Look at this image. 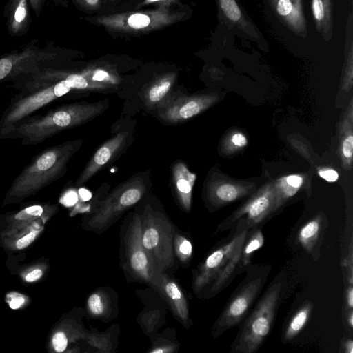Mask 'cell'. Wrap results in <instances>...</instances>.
Segmentation results:
<instances>
[{"mask_svg":"<svg viewBox=\"0 0 353 353\" xmlns=\"http://www.w3.org/2000/svg\"><path fill=\"white\" fill-rule=\"evenodd\" d=\"M109 99L76 102L32 114L14 125L4 139H17L23 145H36L64 130L85 124L103 114Z\"/></svg>","mask_w":353,"mask_h":353,"instance_id":"6da1fadb","label":"cell"},{"mask_svg":"<svg viewBox=\"0 0 353 353\" xmlns=\"http://www.w3.org/2000/svg\"><path fill=\"white\" fill-rule=\"evenodd\" d=\"M48 75L56 81L29 92H19L11 99L0 117V139H4L19 121L74 90H105L103 88L90 83L83 74L53 68L48 70Z\"/></svg>","mask_w":353,"mask_h":353,"instance_id":"7a4b0ae2","label":"cell"},{"mask_svg":"<svg viewBox=\"0 0 353 353\" xmlns=\"http://www.w3.org/2000/svg\"><path fill=\"white\" fill-rule=\"evenodd\" d=\"M83 143L82 139L68 140L38 153L14 178L7 199H22L61 178L66 173L70 160Z\"/></svg>","mask_w":353,"mask_h":353,"instance_id":"3957f363","label":"cell"},{"mask_svg":"<svg viewBox=\"0 0 353 353\" xmlns=\"http://www.w3.org/2000/svg\"><path fill=\"white\" fill-rule=\"evenodd\" d=\"M248 231L236 230L229 240L208 256L194 279L196 292L211 284L210 293L216 294L232 281L239 270H242L241 248Z\"/></svg>","mask_w":353,"mask_h":353,"instance_id":"277c9868","label":"cell"},{"mask_svg":"<svg viewBox=\"0 0 353 353\" xmlns=\"http://www.w3.org/2000/svg\"><path fill=\"white\" fill-rule=\"evenodd\" d=\"M281 283H274L256 305L244 322L232 345L237 353H254L268 336L275 317L281 293Z\"/></svg>","mask_w":353,"mask_h":353,"instance_id":"5b68a950","label":"cell"},{"mask_svg":"<svg viewBox=\"0 0 353 353\" xmlns=\"http://www.w3.org/2000/svg\"><path fill=\"white\" fill-rule=\"evenodd\" d=\"M34 39L20 49L0 57V84L56 67L59 55L51 45L39 46Z\"/></svg>","mask_w":353,"mask_h":353,"instance_id":"8992f818","label":"cell"},{"mask_svg":"<svg viewBox=\"0 0 353 353\" xmlns=\"http://www.w3.org/2000/svg\"><path fill=\"white\" fill-rule=\"evenodd\" d=\"M146 174L139 173L115 187L104 199L89 221L93 228H102L137 203L148 189Z\"/></svg>","mask_w":353,"mask_h":353,"instance_id":"52a82bcc","label":"cell"},{"mask_svg":"<svg viewBox=\"0 0 353 353\" xmlns=\"http://www.w3.org/2000/svg\"><path fill=\"white\" fill-rule=\"evenodd\" d=\"M276 199L274 187H264L221 223L218 229L250 230L258 227L275 211Z\"/></svg>","mask_w":353,"mask_h":353,"instance_id":"ba28073f","label":"cell"},{"mask_svg":"<svg viewBox=\"0 0 353 353\" xmlns=\"http://www.w3.org/2000/svg\"><path fill=\"white\" fill-rule=\"evenodd\" d=\"M265 278L263 274L248 280L233 294L214 325V337L239 324L261 291Z\"/></svg>","mask_w":353,"mask_h":353,"instance_id":"9c48e42d","label":"cell"},{"mask_svg":"<svg viewBox=\"0 0 353 353\" xmlns=\"http://www.w3.org/2000/svg\"><path fill=\"white\" fill-rule=\"evenodd\" d=\"M141 240L144 248L159 264L165 267L171 264L173 256L171 226L161 214L152 212L145 216Z\"/></svg>","mask_w":353,"mask_h":353,"instance_id":"30bf717a","label":"cell"},{"mask_svg":"<svg viewBox=\"0 0 353 353\" xmlns=\"http://www.w3.org/2000/svg\"><path fill=\"white\" fill-rule=\"evenodd\" d=\"M133 132L130 130L118 132L102 144L92 156L75 182L82 186L100 171L112 164L121 157L133 141Z\"/></svg>","mask_w":353,"mask_h":353,"instance_id":"8fae6325","label":"cell"},{"mask_svg":"<svg viewBox=\"0 0 353 353\" xmlns=\"http://www.w3.org/2000/svg\"><path fill=\"white\" fill-rule=\"evenodd\" d=\"M216 101L214 94L170 97L157 108L163 121L176 124L192 119L210 107Z\"/></svg>","mask_w":353,"mask_h":353,"instance_id":"7c38bea8","label":"cell"},{"mask_svg":"<svg viewBox=\"0 0 353 353\" xmlns=\"http://www.w3.org/2000/svg\"><path fill=\"white\" fill-rule=\"evenodd\" d=\"M141 223L139 215L134 214L128 237L129 263L131 269L137 276L154 283V260L142 243Z\"/></svg>","mask_w":353,"mask_h":353,"instance_id":"4fadbf2b","label":"cell"},{"mask_svg":"<svg viewBox=\"0 0 353 353\" xmlns=\"http://www.w3.org/2000/svg\"><path fill=\"white\" fill-rule=\"evenodd\" d=\"M280 20L297 35L305 37L307 25L302 0H268Z\"/></svg>","mask_w":353,"mask_h":353,"instance_id":"5bb4252c","label":"cell"},{"mask_svg":"<svg viewBox=\"0 0 353 353\" xmlns=\"http://www.w3.org/2000/svg\"><path fill=\"white\" fill-rule=\"evenodd\" d=\"M29 0L8 1L4 13L8 30L11 36H22L29 30Z\"/></svg>","mask_w":353,"mask_h":353,"instance_id":"9a60e30c","label":"cell"},{"mask_svg":"<svg viewBox=\"0 0 353 353\" xmlns=\"http://www.w3.org/2000/svg\"><path fill=\"white\" fill-rule=\"evenodd\" d=\"M172 176L174 189L179 201L184 209L189 210L196 174L190 172L185 163L178 161L173 164Z\"/></svg>","mask_w":353,"mask_h":353,"instance_id":"2e32d148","label":"cell"},{"mask_svg":"<svg viewBox=\"0 0 353 353\" xmlns=\"http://www.w3.org/2000/svg\"><path fill=\"white\" fill-rule=\"evenodd\" d=\"M219 7L226 22L249 34L251 37H259L253 26L246 19L236 0H218Z\"/></svg>","mask_w":353,"mask_h":353,"instance_id":"e0dca14e","label":"cell"},{"mask_svg":"<svg viewBox=\"0 0 353 353\" xmlns=\"http://www.w3.org/2000/svg\"><path fill=\"white\" fill-rule=\"evenodd\" d=\"M159 288L167 299L174 313L185 323L188 321V307L185 297L178 285L165 276L162 278Z\"/></svg>","mask_w":353,"mask_h":353,"instance_id":"ac0fdd59","label":"cell"},{"mask_svg":"<svg viewBox=\"0 0 353 353\" xmlns=\"http://www.w3.org/2000/svg\"><path fill=\"white\" fill-rule=\"evenodd\" d=\"M314 23L318 32L328 41L332 36V0H311Z\"/></svg>","mask_w":353,"mask_h":353,"instance_id":"d6986e66","label":"cell"},{"mask_svg":"<svg viewBox=\"0 0 353 353\" xmlns=\"http://www.w3.org/2000/svg\"><path fill=\"white\" fill-rule=\"evenodd\" d=\"M324 227L323 219L319 215L306 222L299 229L296 236L298 243L308 254H314Z\"/></svg>","mask_w":353,"mask_h":353,"instance_id":"ffe728a7","label":"cell"},{"mask_svg":"<svg viewBox=\"0 0 353 353\" xmlns=\"http://www.w3.org/2000/svg\"><path fill=\"white\" fill-rule=\"evenodd\" d=\"M174 81V74H168L154 81L144 92L146 106L157 108L168 97Z\"/></svg>","mask_w":353,"mask_h":353,"instance_id":"44dd1931","label":"cell"},{"mask_svg":"<svg viewBox=\"0 0 353 353\" xmlns=\"http://www.w3.org/2000/svg\"><path fill=\"white\" fill-rule=\"evenodd\" d=\"M248 192L247 189L230 183H221L210 190V199L214 204L223 205L236 201Z\"/></svg>","mask_w":353,"mask_h":353,"instance_id":"7402d4cb","label":"cell"},{"mask_svg":"<svg viewBox=\"0 0 353 353\" xmlns=\"http://www.w3.org/2000/svg\"><path fill=\"white\" fill-rule=\"evenodd\" d=\"M304 179L299 174H291L279 180L276 187V206L278 210L289 198L294 196L303 183Z\"/></svg>","mask_w":353,"mask_h":353,"instance_id":"603a6c76","label":"cell"},{"mask_svg":"<svg viewBox=\"0 0 353 353\" xmlns=\"http://www.w3.org/2000/svg\"><path fill=\"white\" fill-rule=\"evenodd\" d=\"M264 242L263 234L259 226L248 232L241 248V266L242 270L243 267L250 264L254 253L263 245Z\"/></svg>","mask_w":353,"mask_h":353,"instance_id":"cb8c5ba5","label":"cell"},{"mask_svg":"<svg viewBox=\"0 0 353 353\" xmlns=\"http://www.w3.org/2000/svg\"><path fill=\"white\" fill-rule=\"evenodd\" d=\"M312 307V303L307 301L295 312L285 330L283 339L285 341L294 339L303 329L310 319Z\"/></svg>","mask_w":353,"mask_h":353,"instance_id":"d4e9b609","label":"cell"},{"mask_svg":"<svg viewBox=\"0 0 353 353\" xmlns=\"http://www.w3.org/2000/svg\"><path fill=\"white\" fill-rule=\"evenodd\" d=\"M341 151L344 162L347 165H351L353 153V135L351 128L341 141Z\"/></svg>","mask_w":353,"mask_h":353,"instance_id":"484cf974","label":"cell"},{"mask_svg":"<svg viewBox=\"0 0 353 353\" xmlns=\"http://www.w3.org/2000/svg\"><path fill=\"white\" fill-rule=\"evenodd\" d=\"M44 212V208L41 205H32L28 206L14 215V219L18 221H25L32 218L41 216Z\"/></svg>","mask_w":353,"mask_h":353,"instance_id":"4316f807","label":"cell"},{"mask_svg":"<svg viewBox=\"0 0 353 353\" xmlns=\"http://www.w3.org/2000/svg\"><path fill=\"white\" fill-rule=\"evenodd\" d=\"M88 305L90 312L96 316L102 314L105 310L103 299L98 293H94L90 296Z\"/></svg>","mask_w":353,"mask_h":353,"instance_id":"83f0119b","label":"cell"},{"mask_svg":"<svg viewBox=\"0 0 353 353\" xmlns=\"http://www.w3.org/2000/svg\"><path fill=\"white\" fill-rule=\"evenodd\" d=\"M176 250L180 257L184 261L188 259L192 254V243L184 237H177Z\"/></svg>","mask_w":353,"mask_h":353,"instance_id":"f1b7e54d","label":"cell"},{"mask_svg":"<svg viewBox=\"0 0 353 353\" xmlns=\"http://www.w3.org/2000/svg\"><path fill=\"white\" fill-rule=\"evenodd\" d=\"M352 240L349 247L348 254L346 258L343 261V265L344 266L347 272V281L349 285H353V251H352Z\"/></svg>","mask_w":353,"mask_h":353,"instance_id":"f546056e","label":"cell"},{"mask_svg":"<svg viewBox=\"0 0 353 353\" xmlns=\"http://www.w3.org/2000/svg\"><path fill=\"white\" fill-rule=\"evenodd\" d=\"M150 19L148 16L143 14H134L128 19V24L134 28H141L149 25Z\"/></svg>","mask_w":353,"mask_h":353,"instance_id":"4dcf8cb0","label":"cell"},{"mask_svg":"<svg viewBox=\"0 0 353 353\" xmlns=\"http://www.w3.org/2000/svg\"><path fill=\"white\" fill-rule=\"evenodd\" d=\"M68 338L64 332H58L52 337V343L57 352H63L68 346Z\"/></svg>","mask_w":353,"mask_h":353,"instance_id":"1f68e13d","label":"cell"},{"mask_svg":"<svg viewBox=\"0 0 353 353\" xmlns=\"http://www.w3.org/2000/svg\"><path fill=\"white\" fill-rule=\"evenodd\" d=\"M7 302L12 310L20 308L26 301L25 296L18 292H10L7 294Z\"/></svg>","mask_w":353,"mask_h":353,"instance_id":"d6a6232c","label":"cell"},{"mask_svg":"<svg viewBox=\"0 0 353 353\" xmlns=\"http://www.w3.org/2000/svg\"><path fill=\"white\" fill-rule=\"evenodd\" d=\"M350 48L345 74V85L347 90L351 88L352 85V43H351Z\"/></svg>","mask_w":353,"mask_h":353,"instance_id":"836d02e7","label":"cell"},{"mask_svg":"<svg viewBox=\"0 0 353 353\" xmlns=\"http://www.w3.org/2000/svg\"><path fill=\"white\" fill-rule=\"evenodd\" d=\"M39 232V231H31L18 239L16 242L17 248L19 250H23L30 245L34 241Z\"/></svg>","mask_w":353,"mask_h":353,"instance_id":"e575fe53","label":"cell"},{"mask_svg":"<svg viewBox=\"0 0 353 353\" xmlns=\"http://www.w3.org/2000/svg\"><path fill=\"white\" fill-rule=\"evenodd\" d=\"M319 176L328 182H335L339 178L338 172L332 168H323L318 171Z\"/></svg>","mask_w":353,"mask_h":353,"instance_id":"d590c367","label":"cell"},{"mask_svg":"<svg viewBox=\"0 0 353 353\" xmlns=\"http://www.w3.org/2000/svg\"><path fill=\"white\" fill-rule=\"evenodd\" d=\"M230 142L236 148H243L247 145L248 140L243 134L236 132L232 135Z\"/></svg>","mask_w":353,"mask_h":353,"instance_id":"8d00e7d4","label":"cell"},{"mask_svg":"<svg viewBox=\"0 0 353 353\" xmlns=\"http://www.w3.org/2000/svg\"><path fill=\"white\" fill-rule=\"evenodd\" d=\"M43 274V272L40 269H35L29 272L25 277L26 281L32 283L39 280Z\"/></svg>","mask_w":353,"mask_h":353,"instance_id":"74e56055","label":"cell"},{"mask_svg":"<svg viewBox=\"0 0 353 353\" xmlns=\"http://www.w3.org/2000/svg\"><path fill=\"white\" fill-rule=\"evenodd\" d=\"M45 0H29L30 6L33 9L37 17H39Z\"/></svg>","mask_w":353,"mask_h":353,"instance_id":"f35d334b","label":"cell"},{"mask_svg":"<svg viewBox=\"0 0 353 353\" xmlns=\"http://www.w3.org/2000/svg\"><path fill=\"white\" fill-rule=\"evenodd\" d=\"M77 196L74 192H70L66 194L63 199V203L66 206H72L77 201Z\"/></svg>","mask_w":353,"mask_h":353,"instance_id":"ab89813d","label":"cell"},{"mask_svg":"<svg viewBox=\"0 0 353 353\" xmlns=\"http://www.w3.org/2000/svg\"><path fill=\"white\" fill-rule=\"evenodd\" d=\"M346 303L350 310L353 307V287L349 285L346 290Z\"/></svg>","mask_w":353,"mask_h":353,"instance_id":"60d3db41","label":"cell"},{"mask_svg":"<svg viewBox=\"0 0 353 353\" xmlns=\"http://www.w3.org/2000/svg\"><path fill=\"white\" fill-rule=\"evenodd\" d=\"M345 352L346 353H352L353 352V341L351 339H349L346 341L345 343Z\"/></svg>","mask_w":353,"mask_h":353,"instance_id":"b9f144b4","label":"cell"},{"mask_svg":"<svg viewBox=\"0 0 353 353\" xmlns=\"http://www.w3.org/2000/svg\"><path fill=\"white\" fill-rule=\"evenodd\" d=\"M80 196L83 201H88L90 199L91 194L87 190H81Z\"/></svg>","mask_w":353,"mask_h":353,"instance_id":"7bdbcfd3","label":"cell"},{"mask_svg":"<svg viewBox=\"0 0 353 353\" xmlns=\"http://www.w3.org/2000/svg\"><path fill=\"white\" fill-rule=\"evenodd\" d=\"M347 324L349 326L352 328L353 327V312L352 310H350V312L347 313Z\"/></svg>","mask_w":353,"mask_h":353,"instance_id":"ee69618b","label":"cell"},{"mask_svg":"<svg viewBox=\"0 0 353 353\" xmlns=\"http://www.w3.org/2000/svg\"><path fill=\"white\" fill-rule=\"evenodd\" d=\"M87 4H89L90 6H94L96 5L99 0H83Z\"/></svg>","mask_w":353,"mask_h":353,"instance_id":"f6af8a7d","label":"cell"},{"mask_svg":"<svg viewBox=\"0 0 353 353\" xmlns=\"http://www.w3.org/2000/svg\"><path fill=\"white\" fill-rule=\"evenodd\" d=\"M150 1H158V0H150Z\"/></svg>","mask_w":353,"mask_h":353,"instance_id":"bcb514c9","label":"cell"}]
</instances>
